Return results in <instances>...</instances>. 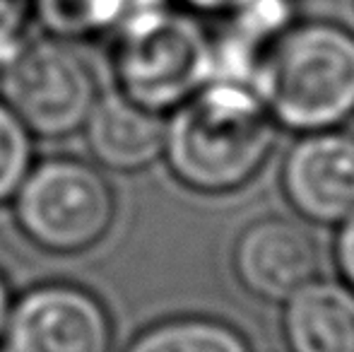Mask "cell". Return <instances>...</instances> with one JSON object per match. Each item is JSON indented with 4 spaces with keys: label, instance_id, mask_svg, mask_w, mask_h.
<instances>
[{
    "label": "cell",
    "instance_id": "cell-11",
    "mask_svg": "<svg viewBox=\"0 0 354 352\" xmlns=\"http://www.w3.org/2000/svg\"><path fill=\"white\" fill-rule=\"evenodd\" d=\"M284 338L292 352H354V290L313 280L284 302Z\"/></svg>",
    "mask_w": 354,
    "mask_h": 352
},
{
    "label": "cell",
    "instance_id": "cell-14",
    "mask_svg": "<svg viewBox=\"0 0 354 352\" xmlns=\"http://www.w3.org/2000/svg\"><path fill=\"white\" fill-rule=\"evenodd\" d=\"M32 133L0 99V205L12 201L32 169Z\"/></svg>",
    "mask_w": 354,
    "mask_h": 352
},
{
    "label": "cell",
    "instance_id": "cell-17",
    "mask_svg": "<svg viewBox=\"0 0 354 352\" xmlns=\"http://www.w3.org/2000/svg\"><path fill=\"white\" fill-rule=\"evenodd\" d=\"M246 0H181L183 8H188L191 12L198 15H229Z\"/></svg>",
    "mask_w": 354,
    "mask_h": 352
},
{
    "label": "cell",
    "instance_id": "cell-5",
    "mask_svg": "<svg viewBox=\"0 0 354 352\" xmlns=\"http://www.w3.org/2000/svg\"><path fill=\"white\" fill-rule=\"evenodd\" d=\"M22 234L48 254H80L116 220V196L102 169L75 157L32 165L12 198Z\"/></svg>",
    "mask_w": 354,
    "mask_h": 352
},
{
    "label": "cell",
    "instance_id": "cell-8",
    "mask_svg": "<svg viewBox=\"0 0 354 352\" xmlns=\"http://www.w3.org/2000/svg\"><path fill=\"white\" fill-rule=\"evenodd\" d=\"M234 270L253 297L277 304L318 280L321 251L311 232L299 222L263 217L236 239Z\"/></svg>",
    "mask_w": 354,
    "mask_h": 352
},
{
    "label": "cell",
    "instance_id": "cell-10",
    "mask_svg": "<svg viewBox=\"0 0 354 352\" xmlns=\"http://www.w3.org/2000/svg\"><path fill=\"white\" fill-rule=\"evenodd\" d=\"M292 0H246L229 12V24L212 39L210 82L251 85L253 73L272 41L294 24Z\"/></svg>",
    "mask_w": 354,
    "mask_h": 352
},
{
    "label": "cell",
    "instance_id": "cell-4",
    "mask_svg": "<svg viewBox=\"0 0 354 352\" xmlns=\"http://www.w3.org/2000/svg\"><path fill=\"white\" fill-rule=\"evenodd\" d=\"M118 92L157 113L174 111L212 77V39L193 15L164 8L113 37Z\"/></svg>",
    "mask_w": 354,
    "mask_h": 352
},
{
    "label": "cell",
    "instance_id": "cell-3",
    "mask_svg": "<svg viewBox=\"0 0 354 352\" xmlns=\"http://www.w3.org/2000/svg\"><path fill=\"white\" fill-rule=\"evenodd\" d=\"M0 99L32 136L58 140L82 131L99 99L89 61L61 37H19L0 53Z\"/></svg>",
    "mask_w": 354,
    "mask_h": 352
},
{
    "label": "cell",
    "instance_id": "cell-16",
    "mask_svg": "<svg viewBox=\"0 0 354 352\" xmlns=\"http://www.w3.org/2000/svg\"><path fill=\"white\" fill-rule=\"evenodd\" d=\"M335 261L347 285L354 290V215L340 225V232H337L335 239Z\"/></svg>",
    "mask_w": 354,
    "mask_h": 352
},
{
    "label": "cell",
    "instance_id": "cell-12",
    "mask_svg": "<svg viewBox=\"0 0 354 352\" xmlns=\"http://www.w3.org/2000/svg\"><path fill=\"white\" fill-rule=\"evenodd\" d=\"M169 8V0H34L32 12L61 39L118 37L140 19Z\"/></svg>",
    "mask_w": 354,
    "mask_h": 352
},
{
    "label": "cell",
    "instance_id": "cell-15",
    "mask_svg": "<svg viewBox=\"0 0 354 352\" xmlns=\"http://www.w3.org/2000/svg\"><path fill=\"white\" fill-rule=\"evenodd\" d=\"M34 0H0V53L22 37Z\"/></svg>",
    "mask_w": 354,
    "mask_h": 352
},
{
    "label": "cell",
    "instance_id": "cell-13",
    "mask_svg": "<svg viewBox=\"0 0 354 352\" xmlns=\"http://www.w3.org/2000/svg\"><path fill=\"white\" fill-rule=\"evenodd\" d=\"M126 352H251L239 331L214 319H171L136 335Z\"/></svg>",
    "mask_w": 354,
    "mask_h": 352
},
{
    "label": "cell",
    "instance_id": "cell-9",
    "mask_svg": "<svg viewBox=\"0 0 354 352\" xmlns=\"http://www.w3.org/2000/svg\"><path fill=\"white\" fill-rule=\"evenodd\" d=\"M167 118L145 109L123 92L99 94L84 121L82 136L89 155L102 169L140 172L164 155Z\"/></svg>",
    "mask_w": 354,
    "mask_h": 352
},
{
    "label": "cell",
    "instance_id": "cell-6",
    "mask_svg": "<svg viewBox=\"0 0 354 352\" xmlns=\"http://www.w3.org/2000/svg\"><path fill=\"white\" fill-rule=\"evenodd\" d=\"M0 343L3 352H111L113 328L92 292L51 282L15 302Z\"/></svg>",
    "mask_w": 354,
    "mask_h": 352
},
{
    "label": "cell",
    "instance_id": "cell-18",
    "mask_svg": "<svg viewBox=\"0 0 354 352\" xmlns=\"http://www.w3.org/2000/svg\"><path fill=\"white\" fill-rule=\"evenodd\" d=\"M10 309H12V302H10V290H8V282L3 280L0 275V333L5 328V321L10 316Z\"/></svg>",
    "mask_w": 354,
    "mask_h": 352
},
{
    "label": "cell",
    "instance_id": "cell-1",
    "mask_svg": "<svg viewBox=\"0 0 354 352\" xmlns=\"http://www.w3.org/2000/svg\"><path fill=\"white\" fill-rule=\"evenodd\" d=\"M277 142V123L251 85L207 82L167 118L164 160L198 193L217 196L246 186Z\"/></svg>",
    "mask_w": 354,
    "mask_h": 352
},
{
    "label": "cell",
    "instance_id": "cell-7",
    "mask_svg": "<svg viewBox=\"0 0 354 352\" xmlns=\"http://www.w3.org/2000/svg\"><path fill=\"white\" fill-rule=\"evenodd\" d=\"M282 191L301 217L342 225L354 215V133H304L282 165Z\"/></svg>",
    "mask_w": 354,
    "mask_h": 352
},
{
    "label": "cell",
    "instance_id": "cell-2",
    "mask_svg": "<svg viewBox=\"0 0 354 352\" xmlns=\"http://www.w3.org/2000/svg\"><path fill=\"white\" fill-rule=\"evenodd\" d=\"M251 87L287 131L340 128L354 116V34L326 19L294 22L263 53Z\"/></svg>",
    "mask_w": 354,
    "mask_h": 352
}]
</instances>
